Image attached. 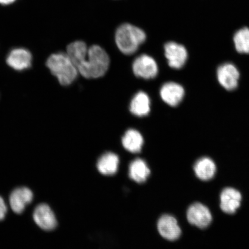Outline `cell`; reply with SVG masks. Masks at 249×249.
<instances>
[{
    "mask_svg": "<svg viewBox=\"0 0 249 249\" xmlns=\"http://www.w3.org/2000/svg\"><path fill=\"white\" fill-rule=\"evenodd\" d=\"M66 53L78 72L86 79H97L105 75L110 65L108 55L101 46L88 48L85 42L80 40L70 43Z\"/></svg>",
    "mask_w": 249,
    "mask_h": 249,
    "instance_id": "6da1fadb",
    "label": "cell"
},
{
    "mask_svg": "<svg viewBox=\"0 0 249 249\" xmlns=\"http://www.w3.org/2000/svg\"><path fill=\"white\" fill-rule=\"evenodd\" d=\"M46 65L62 86L71 85L79 74L75 65L66 53L58 52L51 54L47 59Z\"/></svg>",
    "mask_w": 249,
    "mask_h": 249,
    "instance_id": "7a4b0ae2",
    "label": "cell"
},
{
    "mask_svg": "<svg viewBox=\"0 0 249 249\" xmlns=\"http://www.w3.org/2000/svg\"><path fill=\"white\" fill-rule=\"evenodd\" d=\"M146 34L140 28L130 23H124L116 30V45L123 54L132 55L145 41Z\"/></svg>",
    "mask_w": 249,
    "mask_h": 249,
    "instance_id": "3957f363",
    "label": "cell"
},
{
    "mask_svg": "<svg viewBox=\"0 0 249 249\" xmlns=\"http://www.w3.org/2000/svg\"><path fill=\"white\" fill-rule=\"evenodd\" d=\"M186 217L190 224L200 229L207 228L213 221L209 208L200 202H195L188 208Z\"/></svg>",
    "mask_w": 249,
    "mask_h": 249,
    "instance_id": "277c9868",
    "label": "cell"
},
{
    "mask_svg": "<svg viewBox=\"0 0 249 249\" xmlns=\"http://www.w3.org/2000/svg\"><path fill=\"white\" fill-rule=\"evenodd\" d=\"M33 57L29 50L23 48H15L9 52L6 63L17 71H23L32 67Z\"/></svg>",
    "mask_w": 249,
    "mask_h": 249,
    "instance_id": "5b68a950",
    "label": "cell"
},
{
    "mask_svg": "<svg viewBox=\"0 0 249 249\" xmlns=\"http://www.w3.org/2000/svg\"><path fill=\"white\" fill-rule=\"evenodd\" d=\"M239 77L240 73L238 68L231 62H226L217 68L218 82L228 91H232L237 88Z\"/></svg>",
    "mask_w": 249,
    "mask_h": 249,
    "instance_id": "8992f818",
    "label": "cell"
},
{
    "mask_svg": "<svg viewBox=\"0 0 249 249\" xmlns=\"http://www.w3.org/2000/svg\"><path fill=\"white\" fill-rule=\"evenodd\" d=\"M134 74L137 77L144 79H152L158 73V67L154 59L147 54L137 57L132 65Z\"/></svg>",
    "mask_w": 249,
    "mask_h": 249,
    "instance_id": "52a82bcc",
    "label": "cell"
},
{
    "mask_svg": "<svg viewBox=\"0 0 249 249\" xmlns=\"http://www.w3.org/2000/svg\"><path fill=\"white\" fill-rule=\"evenodd\" d=\"M164 49L165 57L171 68L179 70L184 66L188 57L185 46L175 42H169L165 44Z\"/></svg>",
    "mask_w": 249,
    "mask_h": 249,
    "instance_id": "ba28073f",
    "label": "cell"
},
{
    "mask_svg": "<svg viewBox=\"0 0 249 249\" xmlns=\"http://www.w3.org/2000/svg\"><path fill=\"white\" fill-rule=\"evenodd\" d=\"M33 219L36 225L44 231H52L57 226V220L54 212L47 204L37 205L34 211Z\"/></svg>",
    "mask_w": 249,
    "mask_h": 249,
    "instance_id": "9c48e42d",
    "label": "cell"
},
{
    "mask_svg": "<svg viewBox=\"0 0 249 249\" xmlns=\"http://www.w3.org/2000/svg\"><path fill=\"white\" fill-rule=\"evenodd\" d=\"M158 230L160 235L170 241L177 240L181 235V230L176 217L169 214H164L158 220Z\"/></svg>",
    "mask_w": 249,
    "mask_h": 249,
    "instance_id": "30bf717a",
    "label": "cell"
},
{
    "mask_svg": "<svg viewBox=\"0 0 249 249\" xmlns=\"http://www.w3.org/2000/svg\"><path fill=\"white\" fill-rule=\"evenodd\" d=\"M33 198L32 191L27 187L15 189L9 196V204L12 210L17 214L22 213L27 205L33 201Z\"/></svg>",
    "mask_w": 249,
    "mask_h": 249,
    "instance_id": "8fae6325",
    "label": "cell"
},
{
    "mask_svg": "<svg viewBox=\"0 0 249 249\" xmlns=\"http://www.w3.org/2000/svg\"><path fill=\"white\" fill-rule=\"evenodd\" d=\"M242 195L238 190L232 188L224 189L220 196V209L227 214L235 213L241 206Z\"/></svg>",
    "mask_w": 249,
    "mask_h": 249,
    "instance_id": "7c38bea8",
    "label": "cell"
},
{
    "mask_svg": "<svg viewBox=\"0 0 249 249\" xmlns=\"http://www.w3.org/2000/svg\"><path fill=\"white\" fill-rule=\"evenodd\" d=\"M162 100L170 107H176L183 100L185 96L183 87L175 82L165 83L160 89Z\"/></svg>",
    "mask_w": 249,
    "mask_h": 249,
    "instance_id": "4fadbf2b",
    "label": "cell"
},
{
    "mask_svg": "<svg viewBox=\"0 0 249 249\" xmlns=\"http://www.w3.org/2000/svg\"><path fill=\"white\" fill-rule=\"evenodd\" d=\"M194 169L195 175L199 179L208 181L213 178L216 173V166L209 157H201L196 161Z\"/></svg>",
    "mask_w": 249,
    "mask_h": 249,
    "instance_id": "5bb4252c",
    "label": "cell"
},
{
    "mask_svg": "<svg viewBox=\"0 0 249 249\" xmlns=\"http://www.w3.org/2000/svg\"><path fill=\"white\" fill-rule=\"evenodd\" d=\"M119 164L120 159L117 155L113 152H106L99 158L97 169L103 175L113 176L117 172Z\"/></svg>",
    "mask_w": 249,
    "mask_h": 249,
    "instance_id": "9a60e30c",
    "label": "cell"
},
{
    "mask_svg": "<svg viewBox=\"0 0 249 249\" xmlns=\"http://www.w3.org/2000/svg\"><path fill=\"white\" fill-rule=\"evenodd\" d=\"M151 170L146 161L137 158L129 164V176L130 179L138 183H144L150 175Z\"/></svg>",
    "mask_w": 249,
    "mask_h": 249,
    "instance_id": "2e32d148",
    "label": "cell"
},
{
    "mask_svg": "<svg viewBox=\"0 0 249 249\" xmlns=\"http://www.w3.org/2000/svg\"><path fill=\"white\" fill-rule=\"evenodd\" d=\"M151 102L149 96L144 92H139L134 96L130 105V111L138 117L147 116L150 111Z\"/></svg>",
    "mask_w": 249,
    "mask_h": 249,
    "instance_id": "e0dca14e",
    "label": "cell"
},
{
    "mask_svg": "<svg viewBox=\"0 0 249 249\" xmlns=\"http://www.w3.org/2000/svg\"><path fill=\"white\" fill-rule=\"evenodd\" d=\"M122 143L124 148L127 151L132 153H139L144 144V139L138 130L129 129L124 133Z\"/></svg>",
    "mask_w": 249,
    "mask_h": 249,
    "instance_id": "ac0fdd59",
    "label": "cell"
},
{
    "mask_svg": "<svg viewBox=\"0 0 249 249\" xmlns=\"http://www.w3.org/2000/svg\"><path fill=\"white\" fill-rule=\"evenodd\" d=\"M235 49L239 53L249 54V29L243 28L233 36Z\"/></svg>",
    "mask_w": 249,
    "mask_h": 249,
    "instance_id": "d6986e66",
    "label": "cell"
},
{
    "mask_svg": "<svg viewBox=\"0 0 249 249\" xmlns=\"http://www.w3.org/2000/svg\"><path fill=\"white\" fill-rule=\"evenodd\" d=\"M8 208L4 199L0 196V221L4 219L7 214Z\"/></svg>",
    "mask_w": 249,
    "mask_h": 249,
    "instance_id": "ffe728a7",
    "label": "cell"
},
{
    "mask_svg": "<svg viewBox=\"0 0 249 249\" xmlns=\"http://www.w3.org/2000/svg\"><path fill=\"white\" fill-rule=\"evenodd\" d=\"M16 0H0V4L2 5H9L14 2Z\"/></svg>",
    "mask_w": 249,
    "mask_h": 249,
    "instance_id": "44dd1931",
    "label": "cell"
}]
</instances>
